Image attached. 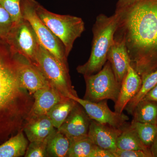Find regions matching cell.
Here are the masks:
<instances>
[{"label": "cell", "mask_w": 157, "mask_h": 157, "mask_svg": "<svg viewBox=\"0 0 157 157\" xmlns=\"http://www.w3.org/2000/svg\"><path fill=\"white\" fill-rule=\"evenodd\" d=\"M119 21V15L111 16L99 14L92 29L93 39L89 59L84 64L79 65L76 70L83 76L92 75L100 71L107 61V55L113 41Z\"/></svg>", "instance_id": "obj_3"}, {"label": "cell", "mask_w": 157, "mask_h": 157, "mask_svg": "<svg viewBox=\"0 0 157 157\" xmlns=\"http://www.w3.org/2000/svg\"><path fill=\"white\" fill-rule=\"evenodd\" d=\"M137 0H118L115 11H120L133 5Z\"/></svg>", "instance_id": "obj_30"}, {"label": "cell", "mask_w": 157, "mask_h": 157, "mask_svg": "<svg viewBox=\"0 0 157 157\" xmlns=\"http://www.w3.org/2000/svg\"><path fill=\"white\" fill-rule=\"evenodd\" d=\"M143 99L157 103V84L147 93Z\"/></svg>", "instance_id": "obj_31"}, {"label": "cell", "mask_w": 157, "mask_h": 157, "mask_svg": "<svg viewBox=\"0 0 157 157\" xmlns=\"http://www.w3.org/2000/svg\"><path fill=\"white\" fill-rule=\"evenodd\" d=\"M122 132L119 128L92 120L88 136L95 145L113 152L117 149V141Z\"/></svg>", "instance_id": "obj_12"}, {"label": "cell", "mask_w": 157, "mask_h": 157, "mask_svg": "<svg viewBox=\"0 0 157 157\" xmlns=\"http://www.w3.org/2000/svg\"><path fill=\"white\" fill-rule=\"evenodd\" d=\"M48 137L43 140H36L30 142L28 146L24 156L25 157H47V141Z\"/></svg>", "instance_id": "obj_26"}, {"label": "cell", "mask_w": 157, "mask_h": 157, "mask_svg": "<svg viewBox=\"0 0 157 157\" xmlns=\"http://www.w3.org/2000/svg\"><path fill=\"white\" fill-rule=\"evenodd\" d=\"M17 61L18 77L22 87L31 94L48 84L38 68L28 59L19 54H13Z\"/></svg>", "instance_id": "obj_10"}, {"label": "cell", "mask_w": 157, "mask_h": 157, "mask_svg": "<svg viewBox=\"0 0 157 157\" xmlns=\"http://www.w3.org/2000/svg\"><path fill=\"white\" fill-rule=\"evenodd\" d=\"M117 147L124 150H141L151 154L150 149L141 142L130 124H126L122 128V132L117 138Z\"/></svg>", "instance_id": "obj_18"}, {"label": "cell", "mask_w": 157, "mask_h": 157, "mask_svg": "<svg viewBox=\"0 0 157 157\" xmlns=\"http://www.w3.org/2000/svg\"><path fill=\"white\" fill-rule=\"evenodd\" d=\"M92 120L81 105L77 103L58 131L70 140L88 136Z\"/></svg>", "instance_id": "obj_11"}, {"label": "cell", "mask_w": 157, "mask_h": 157, "mask_svg": "<svg viewBox=\"0 0 157 157\" xmlns=\"http://www.w3.org/2000/svg\"><path fill=\"white\" fill-rule=\"evenodd\" d=\"M21 131L0 144V157H20L25 156L29 141Z\"/></svg>", "instance_id": "obj_17"}, {"label": "cell", "mask_w": 157, "mask_h": 157, "mask_svg": "<svg viewBox=\"0 0 157 157\" xmlns=\"http://www.w3.org/2000/svg\"><path fill=\"white\" fill-rule=\"evenodd\" d=\"M157 84V70L151 73L142 80V85L139 92L127 104L125 109L128 113L132 114L135 106L145 95Z\"/></svg>", "instance_id": "obj_24"}, {"label": "cell", "mask_w": 157, "mask_h": 157, "mask_svg": "<svg viewBox=\"0 0 157 157\" xmlns=\"http://www.w3.org/2000/svg\"><path fill=\"white\" fill-rule=\"evenodd\" d=\"M21 1L22 0H0V4L10 14L14 25L23 18L21 7Z\"/></svg>", "instance_id": "obj_25"}, {"label": "cell", "mask_w": 157, "mask_h": 157, "mask_svg": "<svg viewBox=\"0 0 157 157\" xmlns=\"http://www.w3.org/2000/svg\"><path fill=\"white\" fill-rule=\"evenodd\" d=\"M77 102L67 98L56 105L46 115L50 119L55 128H60L67 119Z\"/></svg>", "instance_id": "obj_21"}, {"label": "cell", "mask_w": 157, "mask_h": 157, "mask_svg": "<svg viewBox=\"0 0 157 157\" xmlns=\"http://www.w3.org/2000/svg\"><path fill=\"white\" fill-rule=\"evenodd\" d=\"M150 149L152 157H157V135Z\"/></svg>", "instance_id": "obj_32"}, {"label": "cell", "mask_w": 157, "mask_h": 157, "mask_svg": "<svg viewBox=\"0 0 157 157\" xmlns=\"http://www.w3.org/2000/svg\"><path fill=\"white\" fill-rule=\"evenodd\" d=\"M36 11L42 22L61 41L66 54L69 56L74 42L85 30L83 21L76 16L52 13L38 2L36 5Z\"/></svg>", "instance_id": "obj_4"}, {"label": "cell", "mask_w": 157, "mask_h": 157, "mask_svg": "<svg viewBox=\"0 0 157 157\" xmlns=\"http://www.w3.org/2000/svg\"><path fill=\"white\" fill-rule=\"evenodd\" d=\"M5 41L12 53L23 56L36 64L40 42L28 21L23 17L14 25Z\"/></svg>", "instance_id": "obj_8"}, {"label": "cell", "mask_w": 157, "mask_h": 157, "mask_svg": "<svg viewBox=\"0 0 157 157\" xmlns=\"http://www.w3.org/2000/svg\"><path fill=\"white\" fill-rule=\"evenodd\" d=\"M37 2L35 0H22L21 7L22 17L31 24L41 44L60 61L68 65L64 46L38 16L36 11Z\"/></svg>", "instance_id": "obj_7"}, {"label": "cell", "mask_w": 157, "mask_h": 157, "mask_svg": "<svg viewBox=\"0 0 157 157\" xmlns=\"http://www.w3.org/2000/svg\"><path fill=\"white\" fill-rule=\"evenodd\" d=\"M107 60L117 81L121 84L131 66L128 53L123 41L113 39L107 53Z\"/></svg>", "instance_id": "obj_13"}, {"label": "cell", "mask_w": 157, "mask_h": 157, "mask_svg": "<svg viewBox=\"0 0 157 157\" xmlns=\"http://www.w3.org/2000/svg\"><path fill=\"white\" fill-rule=\"evenodd\" d=\"M36 66L48 83L67 98L78 97L72 86L68 65L60 61L39 42L36 56Z\"/></svg>", "instance_id": "obj_5"}, {"label": "cell", "mask_w": 157, "mask_h": 157, "mask_svg": "<svg viewBox=\"0 0 157 157\" xmlns=\"http://www.w3.org/2000/svg\"><path fill=\"white\" fill-rule=\"evenodd\" d=\"M130 125L135 130L143 144L150 148L157 135V125L139 122L133 120Z\"/></svg>", "instance_id": "obj_22"}, {"label": "cell", "mask_w": 157, "mask_h": 157, "mask_svg": "<svg viewBox=\"0 0 157 157\" xmlns=\"http://www.w3.org/2000/svg\"><path fill=\"white\" fill-rule=\"evenodd\" d=\"M69 98L73 99L81 105L91 119L100 123L122 128L127 124V121L129 120L128 116L123 113L113 112L109 109L107 100L93 102L78 97L71 96Z\"/></svg>", "instance_id": "obj_9"}, {"label": "cell", "mask_w": 157, "mask_h": 157, "mask_svg": "<svg viewBox=\"0 0 157 157\" xmlns=\"http://www.w3.org/2000/svg\"><path fill=\"white\" fill-rule=\"evenodd\" d=\"M113 39L123 41L142 80L157 70V0H137L120 11Z\"/></svg>", "instance_id": "obj_1"}, {"label": "cell", "mask_w": 157, "mask_h": 157, "mask_svg": "<svg viewBox=\"0 0 157 157\" xmlns=\"http://www.w3.org/2000/svg\"><path fill=\"white\" fill-rule=\"evenodd\" d=\"M132 115L136 121L157 125V103L142 99L135 106Z\"/></svg>", "instance_id": "obj_20"}, {"label": "cell", "mask_w": 157, "mask_h": 157, "mask_svg": "<svg viewBox=\"0 0 157 157\" xmlns=\"http://www.w3.org/2000/svg\"><path fill=\"white\" fill-rule=\"evenodd\" d=\"M83 76L86 84L85 100L93 102L110 100L115 103L121 84L116 79L108 60L96 74Z\"/></svg>", "instance_id": "obj_6"}, {"label": "cell", "mask_w": 157, "mask_h": 157, "mask_svg": "<svg viewBox=\"0 0 157 157\" xmlns=\"http://www.w3.org/2000/svg\"><path fill=\"white\" fill-rule=\"evenodd\" d=\"M34 102L33 96L20 83L14 55L0 39V144L23 131Z\"/></svg>", "instance_id": "obj_2"}, {"label": "cell", "mask_w": 157, "mask_h": 157, "mask_svg": "<svg viewBox=\"0 0 157 157\" xmlns=\"http://www.w3.org/2000/svg\"><path fill=\"white\" fill-rule=\"evenodd\" d=\"M90 157H115L112 152L95 145Z\"/></svg>", "instance_id": "obj_29"}, {"label": "cell", "mask_w": 157, "mask_h": 157, "mask_svg": "<svg viewBox=\"0 0 157 157\" xmlns=\"http://www.w3.org/2000/svg\"><path fill=\"white\" fill-rule=\"evenodd\" d=\"M47 115L29 117L23 128V132L30 142L46 139L56 130Z\"/></svg>", "instance_id": "obj_16"}, {"label": "cell", "mask_w": 157, "mask_h": 157, "mask_svg": "<svg viewBox=\"0 0 157 157\" xmlns=\"http://www.w3.org/2000/svg\"><path fill=\"white\" fill-rule=\"evenodd\" d=\"M70 145V139L56 129L48 137L47 157H67Z\"/></svg>", "instance_id": "obj_19"}, {"label": "cell", "mask_w": 157, "mask_h": 157, "mask_svg": "<svg viewBox=\"0 0 157 157\" xmlns=\"http://www.w3.org/2000/svg\"><path fill=\"white\" fill-rule=\"evenodd\" d=\"M33 96L34 102L29 117L46 115L56 105L67 98L50 84L35 92Z\"/></svg>", "instance_id": "obj_15"}, {"label": "cell", "mask_w": 157, "mask_h": 157, "mask_svg": "<svg viewBox=\"0 0 157 157\" xmlns=\"http://www.w3.org/2000/svg\"><path fill=\"white\" fill-rule=\"evenodd\" d=\"M142 83V78L130 66L121 84L119 94L114 105L115 112L123 113L127 104L139 92Z\"/></svg>", "instance_id": "obj_14"}, {"label": "cell", "mask_w": 157, "mask_h": 157, "mask_svg": "<svg viewBox=\"0 0 157 157\" xmlns=\"http://www.w3.org/2000/svg\"><path fill=\"white\" fill-rule=\"evenodd\" d=\"M70 140L67 157H90L95 146L88 136Z\"/></svg>", "instance_id": "obj_23"}, {"label": "cell", "mask_w": 157, "mask_h": 157, "mask_svg": "<svg viewBox=\"0 0 157 157\" xmlns=\"http://www.w3.org/2000/svg\"><path fill=\"white\" fill-rule=\"evenodd\" d=\"M113 153L115 157H152L151 154L141 150H124L117 148Z\"/></svg>", "instance_id": "obj_28"}, {"label": "cell", "mask_w": 157, "mask_h": 157, "mask_svg": "<svg viewBox=\"0 0 157 157\" xmlns=\"http://www.w3.org/2000/svg\"><path fill=\"white\" fill-rule=\"evenodd\" d=\"M14 23L11 16L0 4V39L5 41Z\"/></svg>", "instance_id": "obj_27"}]
</instances>
